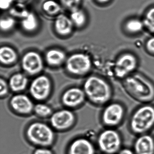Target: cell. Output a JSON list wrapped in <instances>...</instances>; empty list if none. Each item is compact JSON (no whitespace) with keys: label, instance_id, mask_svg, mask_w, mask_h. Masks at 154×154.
<instances>
[{"label":"cell","instance_id":"obj_1","mask_svg":"<svg viewBox=\"0 0 154 154\" xmlns=\"http://www.w3.org/2000/svg\"><path fill=\"white\" fill-rule=\"evenodd\" d=\"M123 85L127 92L135 100L145 103L154 100V84L146 76L132 73L123 80Z\"/></svg>","mask_w":154,"mask_h":154},{"label":"cell","instance_id":"obj_2","mask_svg":"<svg viewBox=\"0 0 154 154\" xmlns=\"http://www.w3.org/2000/svg\"><path fill=\"white\" fill-rule=\"evenodd\" d=\"M83 90L86 97L91 102L98 105L107 104L112 96L109 83L97 75L88 77L84 84Z\"/></svg>","mask_w":154,"mask_h":154},{"label":"cell","instance_id":"obj_3","mask_svg":"<svg viewBox=\"0 0 154 154\" xmlns=\"http://www.w3.org/2000/svg\"><path fill=\"white\" fill-rule=\"evenodd\" d=\"M129 127L138 136L151 130L154 127V106L145 103L136 109L130 119Z\"/></svg>","mask_w":154,"mask_h":154},{"label":"cell","instance_id":"obj_4","mask_svg":"<svg viewBox=\"0 0 154 154\" xmlns=\"http://www.w3.org/2000/svg\"><path fill=\"white\" fill-rule=\"evenodd\" d=\"M26 135L32 144L40 147H48L54 141V131L44 122H36L30 124L27 128Z\"/></svg>","mask_w":154,"mask_h":154},{"label":"cell","instance_id":"obj_5","mask_svg":"<svg viewBox=\"0 0 154 154\" xmlns=\"http://www.w3.org/2000/svg\"><path fill=\"white\" fill-rule=\"evenodd\" d=\"M122 141L120 134L112 128L103 131L97 139L99 149L106 154H114L119 152L121 148Z\"/></svg>","mask_w":154,"mask_h":154},{"label":"cell","instance_id":"obj_6","mask_svg":"<svg viewBox=\"0 0 154 154\" xmlns=\"http://www.w3.org/2000/svg\"><path fill=\"white\" fill-rule=\"evenodd\" d=\"M91 66L90 57L82 53L71 55L66 61V68L67 72L77 76L84 75L89 72Z\"/></svg>","mask_w":154,"mask_h":154},{"label":"cell","instance_id":"obj_7","mask_svg":"<svg viewBox=\"0 0 154 154\" xmlns=\"http://www.w3.org/2000/svg\"><path fill=\"white\" fill-rule=\"evenodd\" d=\"M125 112V108L121 103H111L104 108L102 113V121L107 127L113 128L122 122Z\"/></svg>","mask_w":154,"mask_h":154},{"label":"cell","instance_id":"obj_8","mask_svg":"<svg viewBox=\"0 0 154 154\" xmlns=\"http://www.w3.org/2000/svg\"><path fill=\"white\" fill-rule=\"evenodd\" d=\"M138 66L137 57L130 53L121 55L116 60L114 68V73L117 78L125 79L133 73Z\"/></svg>","mask_w":154,"mask_h":154},{"label":"cell","instance_id":"obj_9","mask_svg":"<svg viewBox=\"0 0 154 154\" xmlns=\"http://www.w3.org/2000/svg\"><path fill=\"white\" fill-rule=\"evenodd\" d=\"M52 90L50 79L45 75H40L34 79L29 86V93L32 97L38 101L48 98Z\"/></svg>","mask_w":154,"mask_h":154},{"label":"cell","instance_id":"obj_10","mask_svg":"<svg viewBox=\"0 0 154 154\" xmlns=\"http://www.w3.org/2000/svg\"><path fill=\"white\" fill-rule=\"evenodd\" d=\"M21 66L26 73L29 75H35L43 70L44 62L38 53L35 51H29L23 56L21 60Z\"/></svg>","mask_w":154,"mask_h":154},{"label":"cell","instance_id":"obj_11","mask_svg":"<svg viewBox=\"0 0 154 154\" xmlns=\"http://www.w3.org/2000/svg\"><path fill=\"white\" fill-rule=\"evenodd\" d=\"M75 121V116L68 109H62L53 113L50 118L51 125L55 129L65 130L72 126Z\"/></svg>","mask_w":154,"mask_h":154},{"label":"cell","instance_id":"obj_12","mask_svg":"<svg viewBox=\"0 0 154 154\" xmlns=\"http://www.w3.org/2000/svg\"><path fill=\"white\" fill-rule=\"evenodd\" d=\"M11 109L19 114H29L34 111V106L31 99L24 94L14 95L10 101Z\"/></svg>","mask_w":154,"mask_h":154},{"label":"cell","instance_id":"obj_13","mask_svg":"<svg viewBox=\"0 0 154 154\" xmlns=\"http://www.w3.org/2000/svg\"><path fill=\"white\" fill-rule=\"evenodd\" d=\"M85 96L83 90L78 87H72L67 89L63 94L62 102L66 107L75 108L84 102Z\"/></svg>","mask_w":154,"mask_h":154},{"label":"cell","instance_id":"obj_14","mask_svg":"<svg viewBox=\"0 0 154 154\" xmlns=\"http://www.w3.org/2000/svg\"><path fill=\"white\" fill-rule=\"evenodd\" d=\"M66 154H95V149L89 140L79 138L70 144Z\"/></svg>","mask_w":154,"mask_h":154},{"label":"cell","instance_id":"obj_15","mask_svg":"<svg viewBox=\"0 0 154 154\" xmlns=\"http://www.w3.org/2000/svg\"><path fill=\"white\" fill-rule=\"evenodd\" d=\"M133 147L136 154H154V137L147 133L139 135Z\"/></svg>","mask_w":154,"mask_h":154},{"label":"cell","instance_id":"obj_16","mask_svg":"<svg viewBox=\"0 0 154 154\" xmlns=\"http://www.w3.org/2000/svg\"><path fill=\"white\" fill-rule=\"evenodd\" d=\"M74 26L70 18L63 14H59L57 17L54 25L56 33L63 36L70 35Z\"/></svg>","mask_w":154,"mask_h":154},{"label":"cell","instance_id":"obj_17","mask_svg":"<svg viewBox=\"0 0 154 154\" xmlns=\"http://www.w3.org/2000/svg\"><path fill=\"white\" fill-rule=\"evenodd\" d=\"M28 79L24 74L17 73L11 77L9 81L10 88L13 91L19 92L24 91L27 86Z\"/></svg>","mask_w":154,"mask_h":154},{"label":"cell","instance_id":"obj_18","mask_svg":"<svg viewBox=\"0 0 154 154\" xmlns=\"http://www.w3.org/2000/svg\"><path fill=\"white\" fill-rule=\"evenodd\" d=\"M66 59V54L59 49H50L46 53V61L51 66H59L65 62Z\"/></svg>","mask_w":154,"mask_h":154},{"label":"cell","instance_id":"obj_19","mask_svg":"<svg viewBox=\"0 0 154 154\" xmlns=\"http://www.w3.org/2000/svg\"><path fill=\"white\" fill-rule=\"evenodd\" d=\"M16 51L11 47L4 46L0 49V61L2 64L10 65L15 63L17 59Z\"/></svg>","mask_w":154,"mask_h":154},{"label":"cell","instance_id":"obj_20","mask_svg":"<svg viewBox=\"0 0 154 154\" xmlns=\"http://www.w3.org/2000/svg\"><path fill=\"white\" fill-rule=\"evenodd\" d=\"M22 29L27 32H33L37 29L38 22L37 18L33 12H29V15L21 21Z\"/></svg>","mask_w":154,"mask_h":154},{"label":"cell","instance_id":"obj_21","mask_svg":"<svg viewBox=\"0 0 154 154\" xmlns=\"http://www.w3.org/2000/svg\"><path fill=\"white\" fill-rule=\"evenodd\" d=\"M70 19L74 26L77 27H82L86 23V16L83 11L80 9L71 11Z\"/></svg>","mask_w":154,"mask_h":154},{"label":"cell","instance_id":"obj_22","mask_svg":"<svg viewBox=\"0 0 154 154\" xmlns=\"http://www.w3.org/2000/svg\"><path fill=\"white\" fill-rule=\"evenodd\" d=\"M43 11L48 15L54 16L61 12V5L54 0H47L42 5Z\"/></svg>","mask_w":154,"mask_h":154},{"label":"cell","instance_id":"obj_23","mask_svg":"<svg viewBox=\"0 0 154 154\" xmlns=\"http://www.w3.org/2000/svg\"><path fill=\"white\" fill-rule=\"evenodd\" d=\"M145 27L143 21L137 19H131L125 23V29L128 33L135 34L140 33Z\"/></svg>","mask_w":154,"mask_h":154},{"label":"cell","instance_id":"obj_24","mask_svg":"<svg viewBox=\"0 0 154 154\" xmlns=\"http://www.w3.org/2000/svg\"><path fill=\"white\" fill-rule=\"evenodd\" d=\"M10 13L13 17L23 19L29 15V12L24 3L17 2L13 7H11Z\"/></svg>","mask_w":154,"mask_h":154},{"label":"cell","instance_id":"obj_25","mask_svg":"<svg viewBox=\"0 0 154 154\" xmlns=\"http://www.w3.org/2000/svg\"><path fill=\"white\" fill-rule=\"evenodd\" d=\"M142 21L145 27L154 34V7L147 11Z\"/></svg>","mask_w":154,"mask_h":154},{"label":"cell","instance_id":"obj_26","mask_svg":"<svg viewBox=\"0 0 154 154\" xmlns=\"http://www.w3.org/2000/svg\"><path fill=\"white\" fill-rule=\"evenodd\" d=\"M34 111L36 114L41 117H47L52 115V109L47 104L38 103L34 106Z\"/></svg>","mask_w":154,"mask_h":154},{"label":"cell","instance_id":"obj_27","mask_svg":"<svg viewBox=\"0 0 154 154\" xmlns=\"http://www.w3.org/2000/svg\"><path fill=\"white\" fill-rule=\"evenodd\" d=\"M15 18L12 17H4L0 21V27L2 31H8L12 29L16 25Z\"/></svg>","mask_w":154,"mask_h":154},{"label":"cell","instance_id":"obj_28","mask_svg":"<svg viewBox=\"0 0 154 154\" xmlns=\"http://www.w3.org/2000/svg\"><path fill=\"white\" fill-rule=\"evenodd\" d=\"M60 1L64 7L72 11L78 8L82 0H60Z\"/></svg>","mask_w":154,"mask_h":154},{"label":"cell","instance_id":"obj_29","mask_svg":"<svg viewBox=\"0 0 154 154\" xmlns=\"http://www.w3.org/2000/svg\"><path fill=\"white\" fill-rule=\"evenodd\" d=\"M0 86H1L0 95L1 97H4L8 94V92L9 88H10L9 85L4 79L1 78L0 80Z\"/></svg>","mask_w":154,"mask_h":154},{"label":"cell","instance_id":"obj_30","mask_svg":"<svg viewBox=\"0 0 154 154\" xmlns=\"http://www.w3.org/2000/svg\"><path fill=\"white\" fill-rule=\"evenodd\" d=\"M15 0H0V8L3 10L11 8Z\"/></svg>","mask_w":154,"mask_h":154},{"label":"cell","instance_id":"obj_31","mask_svg":"<svg viewBox=\"0 0 154 154\" xmlns=\"http://www.w3.org/2000/svg\"><path fill=\"white\" fill-rule=\"evenodd\" d=\"M33 154H54L48 147H39L36 149Z\"/></svg>","mask_w":154,"mask_h":154},{"label":"cell","instance_id":"obj_32","mask_svg":"<svg viewBox=\"0 0 154 154\" xmlns=\"http://www.w3.org/2000/svg\"><path fill=\"white\" fill-rule=\"evenodd\" d=\"M146 48L149 53L154 54V37L147 40L146 43Z\"/></svg>","mask_w":154,"mask_h":154},{"label":"cell","instance_id":"obj_33","mask_svg":"<svg viewBox=\"0 0 154 154\" xmlns=\"http://www.w3.org/2000/svg\"><path fill=\"white\" fill-rule=\"evenodd\" d=\"M118 154H136V153L129 149L124 148L120 149Z\"/></svg>","mask_w":154,"mask_h":154},{"label":"cell","instance_id":"obj_34","mask_svg":"<svg viewBox=\"0 0 154 154\" xmlns=\"http://www.w3.org/2000/svg\"><path fill=\"white\" fill-rule=\"evenodd\" d=\"M97 2L101 4H106L110 1V0H96Z\"/></svg>","mask_w":154,"mask_h":154},{"label":"cell","instance_id":"obj_35","mask_svg":"<svg viewBox=\"0 0 154 154\" xmlns=\"http://www.w3.org/2000/svg\"><path fill=\"white\" fill-rule=\"evenodd\" d=\"M17 2L20 3H24L26 2L28 0H15Z\"/></svg>","mask_w":154,"mask_h":154}]
</instances>
